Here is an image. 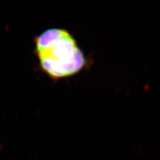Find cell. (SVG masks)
<instances>
[{"mask_svg":"<svg viewBox=\"0 0 160 160\" xmlns=\"http://www.w3.org/2000/svg\"><path fill=\"white\" fill-rule=\"evenodd\" d=\"M2 149V145L0 144V150Z\"/></svg>","mask_w":160,"mask_h":160,"instance_id":"cell-2","label":"cell"},{"mask_svg":"<svg viewBox=\"0 0 160 160\" xmlns=\"http://www.w3.org/2000/svg\"><path fill=\"white\" fill-rule=\"evenodd\" d=\"M34 52L40 68L53 80L76 74L86 65L84 53L66 29H48L36 37Z\"/></svg>","mask_w":160,"mask_h":160,"instance_id":"cell-1","label":"cell"}]
</instances>
